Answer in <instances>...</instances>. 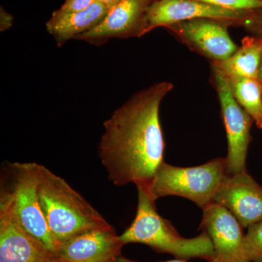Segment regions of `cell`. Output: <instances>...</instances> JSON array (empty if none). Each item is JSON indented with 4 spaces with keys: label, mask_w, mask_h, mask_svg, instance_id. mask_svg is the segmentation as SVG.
<instances>
[{
    "label": "cell",
    "mask_w": 262,
    "mask_h": 262,
    "mask_svg": "<svg viewBox=\"0 0 262 262\" xmlns=\"http://www.w3.org/2000/svg\"><path fill=\"white\" fill-rule=\"evenodd\" d=\"M173 89L166 81L152 84L134 94L103 123L98 155L115 186H149L164 161L160 106Z\"/></svg>",
    "instance_id": "obj_1"
},
{
    "label": "cell",
    "mask_w": 262,
    "mask_h": 262,
    "mask_svg": "<svg viewBox=\"0 0 262 262\" xmlns=\"http://www.w3.org/2000/svg\"><path fill=\"white\" fill-rule=\"evenodd\" d=\"M120 1H121V0H96V2L101 3V4L104 5L105 6L107 7L110 9Z\"/></svg>",
    "instance_id": "obj_23"
},
{
    "label": "cell",
    "mask_w": 262,
    "mask_h": 262,
    "mask_svg": "<svg viewBox=\"0 0 262 262\" xmlns=\"http://www.w3.org/2000/svg\"><path fill=\"white\" fill-rule=\"evenodd\" d=\"M153 0H121L108 10L97 26L76 40L101 45L111 38L141 37L146 10Z\"/></svg>",
    "instance_id": "obj_11"
},
{
    "label": "cell",
    "mask_w": 262,
    "mask_h": 262,
    "mask_svg": "<svg viewBox=\"0 0 262 262\" xmlns=\"http://www.w3.org/2000/svg\"><path fill=\"white\" fill-rule=\"evenodd\" d=\"M213 75L228 141L226 174L232 176L247 170L246 158L253 120L234 97L227 76L215 67Z\"/></svg>",
    "instance_id": "obj_6"
},
{
    "label": "cell",
    "mask_w": 262,
    "mask_h": 262,
    "mask_svg": "<svg viewBox=\"0 0 262 262\" xmlns=\"http://www.w3.org/2000/svg\"><path fill=\"white\" fill-rule=\"evenodd\" d=\"M262 40V39H261ZM258 80L260 81V82L262 84V57H261V67H260L259 73H258Z\"/></svg>",
    "instance_id": "obj_24"
},
{
    "label": "cell",
    "mask_w": 262,
    "mask_h": 262,
    "mask_svg": "<svg viewBox=\"0 0 262 262\" xmlns=\"http://www.w3.org/2000/svg\"><path fill=\"white\" fill-rule=\"evenodd\" d=\"M227 24L209 18L186 20L170 26L168 29L202 54L214 62H222L238 49L229 37Z\"/></svg>",
    "instance_id": "obj_10"
},
{
    "label": "cell",
    "mask_w": 262,
    "mask_h": 262,
    "mask_svg": "<svg viewBox=\"0 0 262 262\" xmlns=\"http://www.w3.org/2000/svg\"><path fill=\"white\" fill-rule=\"evenodd\" d=\"M56 258L23 228L8 207L0 205V262H52Z\"/></svg>",
    "instance_id": "obj_12"
},
{
    "label": "cell",
    "mask_w": 262,
    "mask_h": 262,
    "mask_svg": "<svg viewBox=\"0 0 262 262\" xmlns=\"http://www.w3.org/2000/svg\"><path fill=\"white\" fill-rule=\"evenodd\" d=\"M225 9L251 11L262 8V0H194Z\"/></svg>",
    "instance_id": "obj_18"
},
{
    "label": "cell",
    "mask_w": 262,
    "mask_h": 262,
    "mask_svg": "<svg viewBox=\"0 0 262 262\" xmlns=\"http://www.w3.org/2000/svg\"><path fill=\"white\" fill-rule=\"evenodd\" d=\"M243 26L255 37L262 39V8L250 11Z\"/></svg>",
    "instance_id": "obj_19"
},
{
    "label": "cell",
    "mask_w": 262,
    "mask_h": 262,
    "mask_svg": "<svg viewBox=\"0 0 262 262\" xmlns=\"http://www.w3.org/2000/svg\"><path fill=\"white\" fill-rule=\"evenodd\" d=\"M244 251L249 262H262V221L248 227Z\"/></svg>",
    "instance_id": "obj_17"
},
{
    "label": "cell",
    "mask_w": 262,
    "mask_h": 262,
    "mask_svg": "<svg viewBox=\"0 0 262 262\" xmlns=\"http://www.w3.org/2000/svg\"><path fill=\"white\" fill-rule=\"evenodd\" d=\"M37 194L48 227L60 246L89 231L113 228L64 179L40 164Z\"/></svg>",
    "instance_id": "obj_2"
},
{
    "label": "cell",
    "mask_w": 262,
    "mask_h": 262,
    "mask_svg": "<svg viewBox=\"0 0 262 262\" xmlns=\"http://www.w3.org/2000/svg\"><path fill=\"white\" fill-rule=\"evenodd\" d=\"M226 158H217L194 167H177L163 162L147 187L153 201L165 196H179L195 203L202 209L213 203L225 178Z\"/></svg>",
    "instance_id": "obj_5"
},
{
    "label": "cell",
    "mask_w": 262,
    "mask_h": 262,
    "mask_svg": "<svg viewBox=\"0 0 262 262\" xmlns=\"http://www.w3.org/2000/svg\"><path fill=\"white\" fill-rule=\"evenodd\" d=\"M108 10L104 5L96 2L87 9L75 13H61L55 10L46 23V29L61 47L67 41L94 28L106 16Z\"/></svg>",
    "instance_id": "obj_14"
},
{
    "label": "cell",
    "mask_w": 262,
    "mask_h": 262,
    "mask_svg": "<svg viewBox=\"0 0 262 262\" xmlns=\"http://www.w3.org/2000/svg\"><path fill=\"white\" fill-rule=\"evenodd\" d=\"M262 40L255 37L244 38L242 46L228 59L214 62L213 67L228 77L258 79L261 67Z\"/></svg>",
    "instance_id": "obj_15"
},
{
    "label": "cell",
    "mask_w": 262,
    "mask_h": 262,
    "mask_svg": "<svg viewBox=\"0 0 262 262\" xmlns=\"http://www.w3.org/2000/svg\"><path fill=\"white\" fill-rule=\"evenodd\" d=\"M138 192L137 211L134 222L120 235L124 246L141 244L158 253H169L176 258L189 260L202 258L208 261L215 258L211 238L204 231L192 238L183 237L170 221L158 213L155 202L150 198L147 186L136 185Z\"/></svg>",
    "instance_id": "obj_3"
},
{
    "label": "cell",
    "mask_w": 262,
    "mask_h": 262,
    "mask_svg": "<svg viewBox=\"0 0 262 262\" xmlns=\"http://www.w3.org/2000/svg\"><path fill=\"white\" fill-rule=\"evenodd\" d=\"M249 12L225 9L194 0H153L146 10L142 36L158 27L168 28L198 18L213 19L228 26H243Z\"/></svg>",
    "instance_id": "obj_7"
},
{
    "label": "cell",
    "mask_w": 262,
    "mask_h": 262,
    "mask_svg": "<svg viewBox=\"0 0 262 262\" xmlns=\"http://www.w3.org/2000/svg\"><path fill=\"white\" fill-rule=\"evenodd\" d=\"M52 262H63V261H60L59 259H58V258H56V259H55L54 261H53Z\"/></svg>",
    "instance_id": "obj_25"
},
{
    "label": "cell",
    "mask_w": 262,
    "mask_h": 262,
    "mask_svg": "<svg viewBox=\"0 0 262 262\" xmlns=\"http://www.w3.org/2000/svg\"><path fill=\"white\" fill-rule=\"evenodd\" d=\"M124 245L115 229H95L70 239L60 247L63 262H107L121 255Z\"/></svg>",
    "instance_id": "obj_13"
},
{
    "label": "cell",
    "mask_w": 262,
    "mask_h": 262,
    "mask_svg": "<svg viewBox=\"0 0 262 262\" xmlns=\"http://www.w3.org/2000/svg\"><path fill=\"white\" fill-rule=\"evenodd\" d=\"M213 203L227 208L243 228L262 221V187L247 170L226 175Z\"/></svg>",
    "instance_id": "obj_8"
},
{
    "label": "cell",
    "mask_w": 262,
    "mask_h": 262,
    "mask_svg": "<svg viewBox=\"0 0 262 262\" xmlns=\"http://www.w3.org/2000/svg\"><path fill=\"white\" fill-rule=\"evenodd\" d=\"M36 163H7L2 168L0 205L8 207L23 228L57 258L59 244L52 234L43 215L37 194Z\"/></svg>",
    "instance_id": "obj_4"
},
{
    "label": "cell",
    "mask_w": 262,
    "mask_h": 262,
    "mask_svg": "<svg viewBox=\"0 0 262 262\" xmlns=\"http://www.w3.org/2000/svg\"><path fill=\"white\" fill-rule=\"evenodd\" d=\"M115 262H139L134 261V260L129 259V258L124 257L122 255H120V256H117L116 258H115ZM160 262H188L187 260H183V259H179V258H176V259L173 260H169V261H160ZM209 262H219L218 260L216 258H215L213 261Z\"/></svg>",
    "instance_id": "obj_22"
},
{
    "label": "cell",
    "mask_w": 262,
    "mask_h": 262,
    "mask_svg": "<svg viewBox=\"0 0 262 262\" xmlns=\"http://www.w3.org/2000/svg\"><path fill=\"white\" fill-rule=\"evenodd\" d=\"M107 262H115V260H113V261H107Z\"/></svg>",
    "instance_id": "obj_26"
},
{
    "label": "cell",
    "mask_w": 262,
    "mask_h": 262,
    "mask_svg": "<svg viewBox=\"0 0 262 262\" xmlns=\"http://www.w3.org/2000/svg\"><path fill=\"white\" fill-rule=\"evenodd\" d=\"M96 3V0H65L59 9L58 13H70L86 10Z\"/></svg>",
    "instance_id": "obj_20"
},
{
    "label": "cell",
    "mask_w": 262,
    "mask_h": 262,
    "mask_svg": "<svg viewBox=\"0 0 262 262\" xmlns=\"http://www.w3.org/2000/svg\"><path fill=\"white\" fill-rule=\"evenodd\" d=\"M227 77L237 102L262 129V84L260 81L245 77Z\"/></svg>",
    "instance_id": "obj_16"
},
{
    "label": "cell",
    "mask_w": 262,
    "mask_h": 262,
    "mask_svg": "<svg viewBox=\"0 0 262 262\" xmlns=\"http://www.w3.org/2000/svg\"><path fill=\"white\" fill-rule=\"evenodd\" d=\"M13 15L8 13L1 6V10H0V29H1V32H5V31L9 29L13 25Z\"/></svg>",
    "instance_id": "obj_21"
},
{
    "label": "cell",
    "mask_w": 262,
    "mask_h": 262,
    "mask_svg": "<svg viewBox=\"0 0 262 262\" xmlns=\"http://www.w3.org/2000/svg\"><path fill=\"white\" fill-rule=\"evenodd\" d=\"M199 229L211 238L219 262H249L245 254L242 226L225 207L212 203L203 208Z\"/></svg>",
    "instance_id": "obj_9"
}]
</instances>
